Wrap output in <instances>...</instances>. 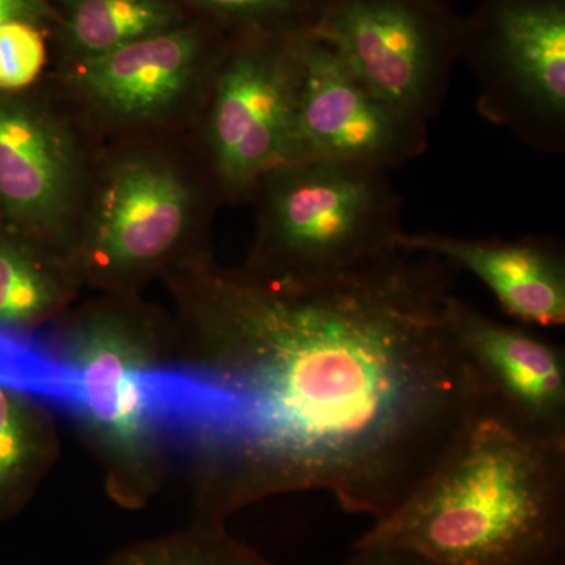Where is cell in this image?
I'll return each instance as SVG.
<instances>
[{
    "label": "cell",
    "mask_w": 565,
    "mask_h": 565,
    "mask_svg": "<svg viewBox=\"0 0 565 565\" xmlns=\"http://www.w3.org/2000/svg\"><path fill=\"white\" fill-rule=\"evenodd\" d=\"M455 270L401 248L307 282L211 259L167 274L195 520L310 490L392 514L492 397L451 329Z\"/></svg>",
    "instance_id": "cell-1"
},
{
    "label": "cell",
    "mask_w": 565,
    "mask_h": 565,
    "mask_svg": "<svg viewBox=\"0 0 565 565\" xmlns=\"http://www.w3.org/2000/svg\"><path fill=\"white\" fill-rule=\"evenodd\" d=\"M353 545L411 550L434 565H546L564 556L565 437L494 397L429 475Z\"/></svg>",
    "instance_id": "cell-2"
},
{
    "label": "cell",
    "mask_w": 565,
    "mask_h": 565,
    "mask_svg": "<svg viewBox=\"0 0 565 565\" xmlns=\"http://www.w3.org/2000/svg\"><path fill=\"white\" fill-rule=\"evenodd\" d=\"M129 296L82 308L29 343L25 384L68 408L111 500L140 509L182 446V381L173 323Z\"/></svg>",
    "instance_id": "cell-3"
},
{
    "label": "cell",
    "mask_w": 565,
    "mask_h": 565,
    "mask_svg": "<svg viewBox=\"0 0 565 565\" xmlns=\"http://www.w3.org/2000/svg\"><path fill=\"white\" fill-rule=\"evenodd\" d=\"M258 234L241 267L270 281L338 277L396 255L403 200L388 173L345 163L286 162L264 174Z\"/></svg>",
    "instance_id": "cell-4"
},
{
    "label": "cell",
    "mask_w": 565,
    "mask_h": 565,
    "mask_svg": "<svg viewBox=\"0 0 565 565\" xmlns=\"http://www.w3.org/2000/svg\"><path fill=\"white\" fill-rule=\"evenodd\" d=\"M460 61L478 110L531 150H565V0H481L463 17Z\"/></svg>",
    "instance_id": "cell-5"
},
{
    "label": "cell",
    "mask_w": 565,
    "mask_h": 565,
    "mask_svg": "<svg viewBox=\"0 0 565 565\" xmlns=\"http://www.w3.org/2000/svg\"><path fill=\"white\" fill-rule=\"evenodd\" d=\"M196 192L156 156H136L110 170L93 214L71 247L81 281L132 294L148 278L206 262L195 248Z\"/></svg>",
    "instance_id": "cell-6"
},
{
    "label": "cell",
    "mask_w": 565,
    "mask_h": 565,
    "mask_svg": "<svg viewBox=\"0 0 565 565\" xmlns=\"http://www.w3.org/2000/svg\"><path fill=\"white\" fill-rule=\"evenodd\" d=\"M375 93L429 125L462 51L448 0H322L313 31Z\"/></svg>",
    "instance_id": "cell-7"
},
{
    "label": "cell",
    "mask_w": 565,
    "mask_h": 565,
    "mask_svg": "<svg viewBox=\"0 0 565 565\" xmlns=\"http://www.w3.org/2000/svg\"><path fill=\"white\" fill-rule=\"evenodd\" d=\"M303 35L232 36L215 70L204 140L228 199H250L264 174L288 162Z\"/></svg>",
    "instance_id": "cell-8"
},
{
    "label": "cell",
    "mask_w": 565,
    "mask_h": 565,
    "mask_svg": "<svg viewBox=\"0 0 565 565\" xmlns=\"http://www.w3.org/2000/svg\"><path fill=\"white\" fill-rule=\"evenodd\" d=\"M429 125L382 98L313 32L300 43L288 162L393 172L422 158Z\"/></svg>",
    "instance_id": "cell-9"
},
{
    "label": "cell",
    "mask_w": 565,
    "mask_h": 565,
    "mask_svg": "<svg viewBox=\"0 0 565 565\" xmlns=\"http://www.w3.org/2000/svg\"><path fill=\"white\" fill-rule=\"evenodd\" d=\"M79 152L50 110L0 92V212L3 221L70 258L79 195Z\"/></svg>",
    "instance_id": "cell-10"
},
{
    "label": "cell",
    "mask_w": 565,
    "mask_h": 565,
    "mask_svg": "<svg viewBox=\"0 0 565 565\" xmlns=\"http://www.w3.org/2000/svg\"><path fill=\"white\" fill-rule=\"evenodd\" d=\"M228 41L215 29L177 28L81 61L74 84L107 117L151 120L211 84Z\"/></svg>",
    "instance_id": "cell-11"
},
{
    "label": "cell",
    "mask_w": 565,
    "mask_h": 565,
    "mask_svg": "<svg viewBox=\"0 0 565 565\" xmlns=\"http://www.w3.org/2000/svg\"><path fill=\"white\" fill-rule=\"evenodd\" d=\"M449 321L492 397L535 429L565 437L563 349L522 323L490 318L456 294Z\"/></svg>",
    "instance_id": "cell-12"
},
{
    "label": "cell",
    "mask_w": 565,
    "mask_h": 565,
    "mask_svg": "<svg viewBox=\"0 0 565 565\" xmlns=\"http://www.w3.org/2000/svg\"><path fill=\"white\" fill-rule=\"evenodd\" d=\"M397 247L437 256L473 274L504 313L523 326H565V250L556 237L503 241L404 232Z\"/></svg>",
    "instance_id": "cell-13"
},
{
    "label": "cell",
    "mask_w": 565,
    "mask_h": 565,
    "mask_svg": "<svg viewBox=\"0 0 565 565\" xmlns=\"http://www.w3.org/2000/svg\"><path fill=\"white\" fill-rule=\"evenodd\" d=\"M81 282L66 253L0 218V333L28 338L57 321Z\"/></svg>",
    "instance_id": "cell-14"
},
{
    "label": "cell",
    "mask_w": 565,
    "mask_h": 565,
    "mask_svg": "<svg viewBox=\"0 0 565 565\" xmlns=\"http://www.w3.org/2000/svg\"><path fill=\"white\" fill-rule=\"evenodd\" d=\"M58 456L57 423L44 397L0 381V522L28 508Z\"/></svg>",
    "instance_id": "cell-15"
},
{
    "label": "cell",
    "mask_w": 565,
    "mask_h": 565,
    "mask_svg": "<svg viewBox=\"0 0 565 565\" xmlns=\"http://www.w3.org/2000/svg\"><path fill=\"white\" fill-rule=\"evenodd\" d=\"M61 6L63 39L79 62L178 28L169 0H61Z\"/></svg>",
    "instance_id": "cell-16"
},
{
    "label": "cell",
    "mask_w": 565,
    "mask_h": 565,
    "mask_svg": "<svg viewBox=\"0 0 565 565\" xmlns=\"http://www.w3.org/2000/svg\"><path fill=\"white\" fill-rule=\"evenodd\" d=\"M104 565H275L226 531L225 523H193L174 533L134 542Z\"/></svg>",
    "instance_id": "cell-17"
},
{
    "label": "cell",
    "mask_w": 565,
    "mask_h": 565,
    "mask_svg": "<svg viewBox=\"0 0 565 565\" xmlns=\"http://www.w3.org/2000/svg\"><path fill=\"white\" fill-rule=\"evenodd\" d=\"M232 36L303 35L313 31L322 0H191Z\"/></svg>",
    "instance_id": "cell-18"
},
{
    "label": "cell",
    "mask_w": 565,
    "mask_h": 565,
    "mask_svg": "<svg viewBox=\"0 0 565 565\" xmlns=\"http://www.w3.org/2000/svg\"><path fill=\"white\" fill-rule=\"evenodd\" d=\"M46 62L39 25L11 21L0 25V92L17 93L35 82Z\"/></svg>",
    "instance_id": "cell-19"
},
{
    "label": "cell",
    "mask_w": 565,
    "mask_h": 565,
    "mask_svg": "<svg viewBox=\"0 0 565 565\" xmlns=\"http://www.w3.org/2000/svg\"><path fill=\"white\" fill-rule=\"evenodd\" d=\"M343 565H434L411 550L392 545H353Z\"/></svg>",
    "instance_id": "cell-20"
},
{
    "label": "cell",
    "mask_w": 565,
    "mask_h": 565,
    "mask_svg": "<svg viewBox=\"0 0 565 565\" xmlns=\"http://www.w3.org/2000/svg\"><path fill=\"white\" fill-rule=\"evenodd\" d=\"M50 14L46 0H0V25L11 21H28L39 25Z\"/></svg>",
    "instance_id": "cell-21"
},
{
    "label": "cell",
    "mask_w": 565,
    "mask_h": 565,
    "mask_svg": "<svg viewBox=\"0 0 565 565\" xmlns=\"http://www.w3.org/2000/svg\"><path fill=\"white\" fill-rule=\"evenodd\" d=\"M546 565H565L564 556L557 557V559L552 561V563L546 564Z\"/></svg>",
    "instance_id": "cell-22"
}]
</instances>
